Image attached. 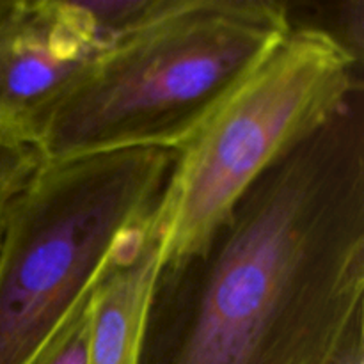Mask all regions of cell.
Instances as JSON below:
<instances>
[{"label":"cell","mask_w":364,"mask_h":364,"mask_svg":"<svg viewBox=\"0 0 364 364\" xmlns=\"http://www.w3.org/2000/svg\"><path fill=\"white\" fill-rule=\"evenodd\" d=\"M364 327L363 91L162 263L137 364H323Z\"/></svg>","instance_id":"cell-1"},{"label":"cell","mask_w":364,"mask_h":364,"mask_svg":"<svg viewBox=\"0 0 364 364\" xmlns=\"http://www.w3.org/2000/svg\"><path fill=\"white\" fill-rule=\"evenodd\" d=\"M291 27L274 0H169L103 50L50 112L38 135L46 162L178 151Z\"/></svg>","instance_id":"cell-2"},{"label":"cell","mask_w":364,"mask_h":364,"mask_svg":"<svg viewBox=\"0 0 364 364\" xmlns=\"http://www.w3.org/2000/svg\"><path fill=\"white\" fill-rule=\"evenodd\" d=\"M176 151L46 162L0 226V364H31L159 212Z\"/></svg>","instance_id":"cell-3"},{"label":"cell","mask_w":364,"mask_h":364,"mask_svg":"<svg viewBox=\"0 0 364 364\" xmlns=\"http://www.w3.org/2000/svg\"><path fill=\"white\" fill-rule=\"evenodd\" d=\"M359 91L354 46L294 25L176 151L162 203V263L199 251L247 188Z\"/></svg>","instance_id":"cell-4"},{"label":"cell","mask_w":364,"mask_h":364,"mask_svg":"<svg viewBox=\"0 0 364 364\" xmlns=\"http://www.w3.org/2000/svg\"><path fill=\"white\" fill-rule=\"evenodd\" d=\"M102 52L73 0H13L0 21V124L38 142Z\"/></svg>","instance_id":"cell-5"},{"label":"cell","mask_w":364,"mask_h":364,"mask_svg":"<svg viewBox=\"0 0 364 364\" xmlns=\"http://www.w3.org/2000/svg\"><path fill=\"white\" fill-rule=\"evenodd\" d=\"M164 203V201H162ZM164 259L162 205L100 279L92 295L87 364H137L153 283Z\"/></svg>","instance_id":"cell-6"},{"label":"cell","mask_w":364,"mask_h":364,"mask_svg":"<svg viewBox=\"0 0 364 364\" xmlns=\"http://www.w3.org/2000/svg\"><path fill=\"white\" fill-rule=\"evenodd\" d=\"M75 4L95 39L105 50L159 16L169 0H75Z\"/></svg>","instance_id":"cell-7"},{"label":"cell","mask_w":364,"mask_h":364,"mask_svg":"<svg viewBox=\"0 0 364 364\" xmlns=\"http://www.w3.org/2000/svg\"><path fill=\"white\" fill-rule=\"evenodd\" d=\"M45 164L38 142L0 124V226L14 199Z\"/></svg>","instance_id":"cell-8"},{"label":"cell","mask_w":364,"mask_h":364,"mask_svg":"<svg viewBox=\"0 0 364 364\" xmlns=\"http://www.w3.org/2000/svg\"><path fill=\"white\" fill-rule=\"evenodd\" d=\"M96 287L78 302L66 322L59 327V331L32 359L31 364H87L92 295Z\"/></svg>","instance_id":"cell-9"},{"label":"cell","mask_w":364,"mask_h":364,"mask_svg":"<svg viewBox=\"0 0 364 364\" xmlns=\"http://www.w3.org/2000/svg\"><path fill=\"white\" fill-rule=\"evenodd\" d=\"M323 364H364V327L355 329Z\"/></svg>","instance_id":"cell-10"},{"label":"cell","mask_w":364,"mask_h":364,"mask_svg":"<svg viewBox=\"0 0 364 364\" xmlns=\"http://www.w3.org/2000/svg\"><path fill=\"white\" fill-rule=\"evenodd\" d=\"M11 2H13V0H0V21L4 20V16H6L7 11H9Z\"/></svg>","instance_id":"cell-11"}]
</instances>
